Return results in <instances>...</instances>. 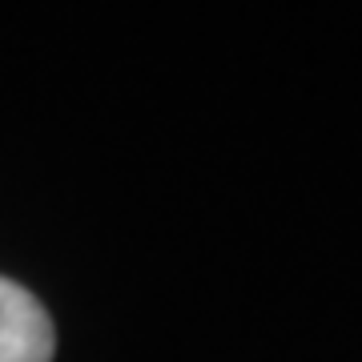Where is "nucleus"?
<instances>
[{
  "label": "nucleus",
  "instance_id": "obj_1",
  "mask_svg": "<svg viewBox=\"0 0 362 362\" xmlns=\"http://www.w3.org/2000/svg\"><path fill=\"white\" fill-rule=\"evenodd\" d=\"M57 330L49 310L21 282L0 278V362H52Z\"/></svg>",
  "mask_w": 362,
  "mask_h": 362
}]
</instances>
